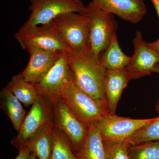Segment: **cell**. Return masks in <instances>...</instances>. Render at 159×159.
I'll list each match as a JSON object with an SVG mask.
<instances>
[{"mask_svg": "<svg viewBox=\"0 0 159 159\" xmlns=\"http://www.w3.org/2000/svg\"><path fill=\"white\" fill-rule=\"evenodd\" d=\"M50 102L40 96L26 115L11 145L20 150L47 125L54 122L53 110Z\"/></svg>", "mask_w": 159, "mask_h": 159, "instance_id": "cell-6", "label": "cell"}, {"mask_svg": "<svg viewBox=\"0 0 159 159\" xmlns=\"http://www.w3.org/2000/svg\"><path fill=\"white\" fill-rule=\"evenodd\" d=\"M6 86L27 107L32 105L39 96L34 84L25 81L20 74L13 76Z\"/></svg>", "mask_w": 159, "mask_h": 159, "instance_id": "cell-18", "label": "cell"}, {"mask_svg": "<svg viewBox=\"0 0 159 159\" xmlns=\"http://www.w3.org/2000/svg\"><path fill=\"white\" fill-rule=\"evenodd\" d=\"M53 107L54 126L65 135L76 152L86 138L89 127L61 98Z\"/></svg>", "mask_w": 159, "mask_h": 159, "instance_id": "cell-9", "label": "cell"}, {"mask_svg": "<svg viewBox=\"0 0 159 159\" xmlns=\"http://www.w3.org/2000/svg\"><path fill=\"white\" fill-rule=\"evenodd\" d=\"M50 23L72 51L83 55L89 54L90 23L87 13H65Z\"/></svg>", "mask_w": 159, "mask_h": 159, "instance_id": "cell-2", "label": "cell"}, {"mask_svg": "<svg viewBox=\"0 0 159 159\" xmlns=\"http://www.w3.org/2000/svg\"><path fill=\"white\" fill-rule=\"evenodd\" d=\"M131 57L123 53L115 34L107 48L100 56V62L107 70H118L126 69L130 62Z\"/></svg>", "mask_w": 159, "mask_h": 159, "instance_id": "cell-17", "label": "cell"}, {"mask_svg": "<svg viewBox=\"0 0 159 159\" xmlns=\"http://www.w3.org/2000/svg\"><path fill=\"white\" fill-rule=\"evenodd\" d=\"M18 155L14 159H29V156L32 152L31 148L29 145L24 146L21 149L19 150Z\"/></svg>", "mask_w": 159, "mask_h": 159, "instance_id": "cell-24", "label": "cell"}, {"mask_svg": "<svg viewBox=\"0 0 159 159\" xmlns=\"http://www.w3.org/2000/svg\"><path fill=\"white\" fill-rule=\"evenodd\" d=\"M130 80L126 69L107 70L105 92L110 114H116L122 91Z\"/></svg>", "mask_w": 159, "mask_h": 159, "instance_id": "cell-14", "label": "cell"}, {"mask_svg": "<svg viewBox=\"0 0 159 159\" xmlns=\"http://www.w3.org/2000/svg\"><path fill=\"white\" fill-rule=\"evenodd\" d=\"M134 51L126 70L130 80L145 77L154 72L159 56L146 44L142 33L137 31L133 39Z\"/></svg>", "mask_w": 159, "mask_h": 159, "instance_id": "cell-11", "label": "cell"}, {"mask_svg": "<svg viewBox=\"0 0 159 159\" xmlns=\"http://www.w3.org/2000/svg\"><path fill=\"white\" fill-rule=\"evenodd\" d=\"M146 44L148 48L153 50L159 56V38L155 42L152 43L146 42Z\"/></svg>", "mask_w": 159, "mask_h": 159, "instance_id": "cell-25", "label": "cell"}, {"mask_svg": "<svg viewBox=\"0 0 159 159\" xmlns=\"http://www.w3.org/2000/svg\"><path fill=\"white\" fill-rule=\"evenodd\" d=\"M159 141V116L137 130L125 142L131 145Z\"/></svg>", "mask_w": 159, "mask_h": 159, "instance_id": "cell-21", "label": "cell"}, {"mask_svg": "<svg viewBox=\"0 0 159 159\" xmlns=\"http://www.w3.org/2000/svg\"><path fill=\"white\" fill-rule=\"evenodd\" d=\"M28 51L30 54L29 62L20 74L25 81L33 84L43 79L64 53L38 48H31Z\"/></svg>", "mask_w": 159, "mask_h": 159, "instance_id": "cell-12", "label": "cell"}, {"mask_svg": "<svg viewBox=\"0 0 159 159\" xmlns=\"http://www.w3.org/2000/svg\"><path fill=\"white\" fill-rule=\"evenodd\" d=\"M74 153L78 159H106L104 141L97 123L89 127L86 138Z\"/></svg>", "mask_w": 159, "mask_h": 159, "instance_id": "cell-15", "label": "cell"}, {"mask_svg": "<svg viewBox=\"0 0 159 159\" xmlns=\"http://www.w3.org/2000/svg\"><path fill=\"white\" fill-rule=\"evenodd\" d=\"M37 158L34 152H31L30 156L29 157V159H36Z\"/></svg>", "mask_w": 159, "mask_h": 159, "instance_id": "cell-28", "label": "cell"}, {"mask_svg": "<svg viewBox=\"0 0 159 159\" xmlns=\"http://www.w3.org/2000/svg\"><path fill=\"white\" fill-rule=\"evenodd\" d=\"M0 97L1 108L10 119L15 129L18 131L27 115L22 103L7 86L1 91Z\"/></svg>", "mask_w": 159, "mask_h": 159, "instance_id": "cell-16", "label": "cell"}, {"mask_svg": "<svg viewBox=\"0 0 159 159\" xmlns=\"http://www.w3.org/2000/svg\"><path fill=\"white\" fill-rule=\"evenodd\" d=\"M104 11L134 24L142 20L147 12L144 0H91Z\"/></svg>", "mask_w": 159, "mask_h": 159, "instance_id": "cell-13", "label": "cell"}, {"mask_svg": "<svg viewBox=\"0 0 159 159\" xmlns=\"http://www.w3.org/2000/svg\"><path fill=\"white\" fill-rule=\"evenodd\" d=\"M54 127V122H51L27 144L38 159H51Z\"/></svg>", "mask_w": 159, "mask_h": 159, "instance_id": "cell-19", "label": "cell"}, {"mask_svg": "<svg viewBox=\"0 0 159 159\" xmlns=\"http://www.w3.org/2000/svg\"><path fill=\"white\" fill-rule=\"evenodd\" d=\"M73 83L67 55L64 52L43 79L34 85L40 96L53 105Z\"/></svg>", "mask_w": 159, "mask_h": 159, "instance_id": "cell-8", "label": "cell"}, {"mask_svg": "<svg viewBox=\"0 0 159 159\" xmlns=\"http://www.w3.org/2000/svg\"><path fill=\"white\" fill-rule=\"evenodd\" d=\"M54 126L51 159H78L69 139Z\"/></svg>", "mask_w": 159, "mask_h": 159, "instance_id": "cell-20", "label": "cell"}, {"mask_svg": "<svg viewBox=\"0 0 159 159\" xmlns=\"http://www.w3.org/2000/svg\"><path fill=\"white\" fill-rule=\"evenodd\" d=\"M86 13L90 23V52L89 56L100 61V56L106 50L115 34H116L117 23L114 15L100 8L91 2L86 6Z\"/></svg>", "mask_w": 159, "mask_h": 159, "instance_id": "cell-3", "label": "cell"}, {"mask_svg": "<svg viewBox=\"0 0 159 159\" xmlns=\"http://www.w3.org/2000/svg\"><path fill=\"white\" fill-rule=\"evenodd\" d=\"M66 53L74 84L93 98L107 102L105 92L107 70L100 61L74 51Z\"/></svg>", "mask_w": 159, "mask_h": 159, "instance_id": "cell-1", "label": "cell"}, {"mask_svg": "<svg viewBox=\"0 0 159 159\" xmlns=\"http://www.w3.org/2000/svg\"><path fill=\"white\" fill-rule=\"evenodd\" d=\"M155 119H132L109 113L97 125L104 142H125L137 130Z\"/></svg>", "mask_w": 159, "mask_h": 159, "instance_id": "cell-10", "label": "cell"}, {"mask_svg": "<svg viewBox=\"0 0 159 159\" xmlns=\"http://www.w3.org/2000/svg\"><path fill=\"white\" fill-rule=\"evenodd\" d=\"M61 99L89 127L110 113L107 102L93 98L73 83Z\"/></svg>", "mask_w": 159, "mask_h": 159, "instance_id": "cell-4", "label": "cell"}, {"mask_svg": "<svg viewBox=\"0 0 159 159\" xmlns=\"http://www.w3.org/2000/svg\"><path fill=\"white\" fill-rule=\"evenodd\" d=\"M128 153L130 159H159V141L130 145Z\"/></svg>", "mask_w": 159, "mask_h": 159, "instance_id": "cell-22", "label": "cell"}, {"mask_svg": "<svg viewBox=\"0 0 159 159\" xmlns=\"http://www.w3.org/2000/svg\"><path fill=\"white\" fill-rule=\"evenodd\" d=\"M22 48H31L62 52L72 51L51 23L23 28L15 34Z\"/></svg>", "mask_w": 159, "mask_h": 159, "instance_id": "cell-5", "label": "cell"}, {"mask_svg": "<svg viewBox=\"0 0 159 159\" xmlns=\"http://www.w3.org/2000/svg\"><path fill=\"white\" fill-rule=\"evenodd\" d=\"M29 9L31 14L21 28L49 24L69 12L85 13L86 6L81 0H31Z\"/></svg>", "mask_w": 159, "mask_h": 159, "instance_id": "cell-7", "label": "cell"}, {"mask_svg": "<svg viewBox=\"0 0 159 159\" xmlns=\"http://www.w3.org/2000/svg\"><path fill=\"white\" fill-rule=\"evenodd\" d=\"M106 159H130L128 153L131 145L127 142H104Z\"/></svg>", "mask_w": 159, "mask_h": 159, "instance_id": "cell-23", "label": "cell"}, {"mask_svg": "<svg viewBox=\"0 0 159 159\" xmlns=\"http://www.w3.org/2000/svg\"><path fill=\"white\" fill-rule=\"evenodd\" d=\"M157 11L159 20V0H150Z\"/></svg>", "mask_w": 159, "mask_h": 159, "instance_id": "cell-26", "label": "cell"}, {"mask_svg": "<svg viewBox=\"0 0 159 159\" xmlns=\"http://www.w3.org/2000/svg\"><path fill=\"white\" fill-rule=\"evenodd\" d=\"M154 72H155V73H158V74H159V63L155 66V67ZM156 109L157 111L159 113V99L158 101L157 102V103Z\"/></svg>", "mask_w": 159, "mask_h": 159, "instance_id": "cell-27", "label": "cell"}]
</instances>
